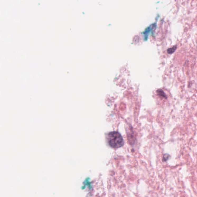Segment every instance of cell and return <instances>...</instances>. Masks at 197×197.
Segmentation results:
<instances>
[{"label":"cell","mask_w":197,"mask_h":197,"mask_svg":"<svg viewBox=\"0 0 197 197\" xmlns=\"http://www.w3.org/2000/svg\"><path fill=\"white\" fill-rule=\"evenodd\" d=\"M108 143L112 148H121L124 145V141L121 134L116 131H113L108 134Z\"/></svg>","instance_id":"1"},{"label":"cell","mask_w":197,"mask_h":197,"mask_svg":"<svg viewBox=\"0 0 197 197\" xmlns=\"http://www.w3.org/2000/svg\"><path fill=\"white\" fill-rule=\"evenodd\" d=\"M177 47L176 45H175L173 47L168 49L167 50V53L169 54H172L175 53L176 49H177Z\"/></svg>","instance_id":"2"},{"label":"cell","mask_w":197,"mask_h":197,"mask_svg":"<svg viewBox=\"0 0 197 197\" xmlns=\"http://www.w3.org/2000/svg\"><path fill=\"white\" fill-rule=\"evenodd\" d=\"M157 94H158L159 96H160L162 97H164V98H166L167 96L166 95L165 93L162 90H157Z\"/></svg>","instance_id":"3"},{"label":"cell","mask_w":197,"mask_h":197,"mask_svg":"<svg viewBox=\"0 0 197 197\" xmlns=\"http://www.w3.org/2000/svg\"><path fill=\"white\" fill-rule=\"evenodd\" d=\"M170 155L168 154H165L163 156V160L164 161H166L169 159L170 157Z\"/></svg>","instance_id":"4"}]
</instances>
